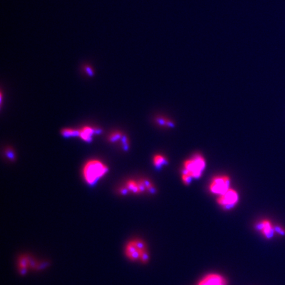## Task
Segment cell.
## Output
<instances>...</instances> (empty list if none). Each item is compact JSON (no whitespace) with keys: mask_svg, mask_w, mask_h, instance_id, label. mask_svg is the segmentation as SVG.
Returning <instances> with one entry per match:
<instances>
[{"mask_svg":"<svg viewBox=\"0 0 285 285\" xmlns=\"http://www.w3.org/2000/svg\"><path fill=\"white\" fill-rule=\"evenodd\" d=\"M124 253L129 260L143 264L147 263L150 259L147 243L141 238H134L127 242Z\"/></svg>","mask_w":285,"mask_h":285,"instance_id":"obj_1","label":"cell"},{"mask_svg":"<svg viewBox=\"0 0 285 285\" xmlns=\"http://www.w3.org/2000/svg\"><path fill=\"white\" fill-rule=\"evenodd\" d=\"M108 170L107 166L99 160L92 159L88 161L82 169V176L89 185H94Z\"/></svg>","mask_w":285,"mask_h":285,"instance_id":"obj_2","label":"cell"},{"mask_svg":"<svg viewBox=\"0 0 285 285\" xmlns=\"http://www.w3.org/2000/svg\"><path fill=\"white\" fill-rule=\"evenodd\" d=\"M206 167L205 158L200 154H194L190 158L185 160L182 175L193 179L199 178Z\"/></svg>","mask_w":285,"mask_h":285,"instance_id":"obj_3","label":"cell"},{"mask_svg":"<svg viewBox=\"0 0 285 285\" xmlns=\"http://www.w3.org/2000/svg\"><path fill=\"white\" fill-rule=\"evenodd\" d=\"M230 179L226 175L216 176L211 180L209 189L212 194L219 196L225 193L230 187Z\"/></svg>","mask_w":285,"mask_h":285,"instance_id":"obj_4","label":"cell"},{"mask_svg":"<svg viewBox=\"0 0 285 285\" xmlns=\"http://www.w3.org/2000/svg\"><path fill=\"white\" fill-rule=\"evenodd\" d=\"M239 201V194L238 191L230 188L225 193L217 197L216 202L220 207L225 210L232 209L238 204Z\"/></svg>","mask_w":285,"mask_h":285,"instance_id":"obj_5","label":"cell"},{"mask_svg":"<svg viewBox=\"0 0 285 285\" xmlns=\"http://www.w3.org/2000/svg\"><path fill=\"white\" fill-rule=\"evenodd\" d=\"M274 225L269 219H264L257 222L256 225V229L266 239H271L276 234Z\"/></svg>","mask_w":285,"mask_h":285,"instance_id":"obj_6","label":"cell"},{"mask_svg":"<svg viewBox=\"0 0 285 285\" xmlns=\"http://www.w3.org/2000/svg\"><path fill=\"white\" fill-rule=\"evenodd\" d=\"M197 285H228V281L221 274L211 273L202 277Z\"/></svg>","mask_w":285,"mask_h":285,"instance_id":"obj_7","label":"cell"},{"mask_svg":"<svg viewBox=\"0 0 285 285\" xmlns=\"http://www.w3.org/2000/svg\"><path fill=\"white\" fill-rule=\"evenodd\" d=\"M100 130L93 128L90 126H85L78 130V136L86 142H91L92 141L93 135L100 133Z\"/></svg>","mask_w":285,"mask_h":285,"instance_id":"obj_8","label":"cell"},{"mask_svg":"<svg viewBox=\"0 0 285 285\" xmlns=\"http://www.w3.org/2000/svg\"><path fill=\"white\" fill-rule=\"evenodd\" d=\"M153 162L154 165L157 168H160L162 166H163L164 164H165L167 163L166 157L163 156V155L160 154H157L154 155L153 158Z\"/></svg>","mask_w":285,"mask_h":285,"instance_id":"obj_9","label":"cell"},{"mask_svg":"<svg viewBox=\"0 0 285 285\" xmlns=\"http://www.w3.org/2000/svg\"><path fill=\"white\" fill-rule=\"evenodd\" d=\"M62 135L64 137H75L78 136V130L71 128H65L62 130Z\"/></svg>","mask_w":285,"mask_h":285,"instance_id":"obj_10","label":"cell"},{"mask_svg":"<svg viewBox=\"0 0 285 285\" xmlns=\"http://www.w3.org/2000/svg\"><path fill=\"white\" fill-rule=\"evenodd\" d=\"M123 137L124 136H123V135L121 132L116 131V132H114L111 133V135L109 137V140L111 142H116L118 141L119 139H122Z\"/></svg>","mask_w":285,"mask_h":285,"instance_id":"obj_11","label":"cell"},{"mask_svg":"<svg viewBox=\"0 0 285 285\" xmlns=\"http://www.w3.org/2000/svg\"><path fill=\"white\" fill-rule=\"evenodd\" d=\"M157 122L160 124H162V125H164V126H169V127L174 126V123L171 121H170L169 120H168V119H166V118L158 119Z\"/></svg>","mask_w":285,"mask_h":285,"instance_id":"obj_12","label":"cell"},{"mask_svg":"<svg viewBox=\"0 0 285 285\" xmlns=\"http://www.w3.org/2000/svg\"><path fill=\"white\" fill-rule=\"evenodd\" d=\"M274 229H275L276 234H278L280 236H285V229L280 225H275L274 226Z\"/></svg>","mask_w":285,"mask_h":285,"instance_id":"obj_13","label":"cell"},{"mask_svg":"<svg viewBox=\"0 0 285 285\" xmlns=\"http://www.w3.org/2000/svg\"><path fill=\"white\" fill-rule=\"evenodd\" d=\"M84 70L85 71V73L89 76H92L94 75V71H93L92 68L90 65H84Z\"/></svg>","mask_w":285,"mask_h":285,"instance_id":"obj_14","label":"cell"},{"mask_svg":"<svg viewBox=\"0 0 285 285\" xmlns=\"http://www.w3.org/2000/svg\"><path fill=\"white\" fill-rule=\"evenodd\" d=\"M7 153H8V154L9 155V158H13V153L11 151H7Z\"/></svg>","mask_w":285,"mask_h":285,"instance_id":"obj_15","label":"cell"}]
</instances>
